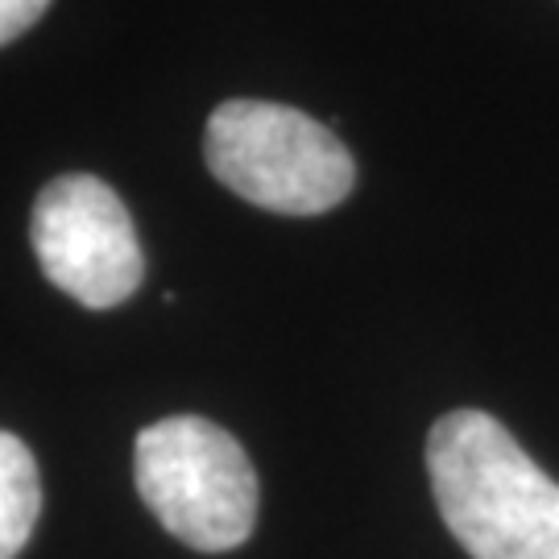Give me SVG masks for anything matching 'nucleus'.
I'll return each instance as SVG.
<instances>
[{"label": "nucleus", "instance_id": "6", "mask_svg": "<svg viewBox=\"0 0 559 559\" xmlns=\"http://www.w3.org/2000/svg\"><path fill=\"white\" fill-rule=\"evenodd\" d=\"M50 0H0V46H9L13 38H21L34 21L46 13Z\"/></svg>", "mask_w": 559, "mask_h": 559}, {"label": "nucleus", "instance_id": "5", "mask_svg": "<svg viewBox=\"0 0 559 559\" xmlns=\"http://www.w3.org/2000/svg\"><path fill=\"white\" fill-rule=\"evenodd\" d=\"M41 510V485L34 452L13 436L0 431V559H17L34 535Z\"/></svg>", "mask_w": 559, "mask_h": 559}, {"label": "nucleus", "instance_id": "4", "mask_svg": "<svg viewBox=\"0 0 559 559\" xmlns=\"http://www.w3.org/2000/svg\"><path fill=\"white\" fill-rule=\"evenodd\" d=\"M34 253L62 295L108 311L141 286L145 261L129 207L96 175H62L34 203Z\"/></svg>", "mask_w": 559, "mask_h": 559}, {"label": "nucleus", "instance_id": "1", "mask_svg": "<svg viewBox=\"0 0 559 559\" xmlns=\"http://www.w3.org/2000/svg\"><path fill=\"white\" fill-rule=\"evenodd\" d=\"M427 477L473 559H559V485L493 415H443L427 436Z\"/></svg>", "mask_w": 559, "mask_h": 559}, {"label": "nucleus", "instance_id": "3", "mask_svg": "<svg viewBox=\"0 0 559 559\" xmlns=\"http://www.w3.org/2000/svg\"><path fill=\"white\" fill-rule=\"evenodd\" d=\"M133 473L154 519L195 551H233L258 526V473L221 423H150L133 448Z\"/></svg>", "mask_w": 559, "mask_h": 559}, {"label": "nucleus", "instance_id": "2", "mask_svg": "<svg viewBox=\"0 0 559 559\" xmlns=\"http://www.w3.org/2000/svg\"><path fill=\"white\" fill-rule=\"evenodd\" d=\"M203 158L228 191L278 216L332 212L357 182L353 154L328 124L270 100L221 104L203 133Z\"/></svg>", "mask_w": 559, "mask_h": 559}]
</instances>
